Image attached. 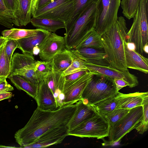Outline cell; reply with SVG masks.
Listing matches in <instances>:
<instances>
[{"mask_svg": "<svg viewBox=\"0 0 148 148\" xmlns=\"http://www.w3.org/2000/svg\"><path fill=\"white\" fill-rule=\"evenodd\" d=\"M8 78L17 89L24 91L35 99H36L38 86L32 84L19 75H10Z\"/></svg>", "mask_w": 148, "mask_h": 148, "instance_id": "25", "label": "cell"}, {"mask_svg": "<svg viewBox=\"0 0 148 148\" xmlns=\"http://www.w3.org/2000/svg\"><path fill=\"white\" fill-rule=\"evenodd\" d=\"M99 1L89 5L66 32L64 37L67 49L71 50L75 49L86 35L95 29Z\"/></svg>", "mask_w": 148, "mask_h": 148, "instance_id": "3", "label": "cell"}, {"mask_svg": "<svg viewBox=\"0 0 148 148\" xmlns=\"http://www.w3.org/2000/svg\"><path fill=\"white\" fill-rule=\"evenodd\" d=\"M74 58L71 50L64 49L56 54L51 60L53 70L63 72L71 65Z\"/></svg>", "mask_w": 148, "mask_h": 148, "instance_id": "20", "label": "cell"}, {"mask_svg": "<svg viewBox=\"0 0 148 148\" xmlns=\"http://www.w3.org/2000/svg\"><path fill=\"white\" fill-rule=\"evenodd\" d=\"M6 8L12 15L13 21L15 19L18 10L19 0H3Z\"/></svg>", "mask_w": 148, "mask_h": 148, "instance_id": "40", "label": "cell"}, {"mask_svg": "<svg viewBox=\"0 0 148 148\" xmlns=\"http://www.w3.org/2000/svg\"><path fill=\"white\" fill-rule=\"evenodd\" d=\"M142 106L143 109V119L135 128L138 132L142 134L147 131L148 130V95L144 97Z\"/></svg>", "mask_w": 148, "mask_h": 148, "instance_id": "34", "label": "cell"}, {"mask_svg": "<svg viewBox=\"0 0 148 148\" xmlns=\"http://www.w3.org/2000/svg\"><path fill=\"white\" fill-rule=\"evenodd\" d=\"M37 108L43 110H54L58 109L54 95L44 80L38 86L36 99Z\"/></svg>", "mask_w": 148, "mask_h": 148, "instance_id": "16", "label": "cell"}, {"mask_svg": "<svg viewBox=\"0 0 148 148\" xmlns=\"http://www.w3.org/2000/svg\"><path fill=\"white\" fill-rule=\"evenodd\" d=\"M143 116L142 106L130 109L125 116L110 126L108 136L110 144L118 142L127 134L135 129L142 121Z\"/></svg>", "mask_w": 148, "mask_h": 148, "instance_id": "7", "label": "cell"}, {"mask_svg": "<svg viewBox=\"0 0 148 148\" xmlns=\"http://www.w3.org/2000/svg\"><path fill=\"white\" fill-rule=\"evenodd\" d=\"M12 94L10 92H0V101L12 97Z\"/></svg>", "mask_w": 148, "mask_h": 148, "instance_id": "44", "label": "cell"}, {"mask_svg": "<svg viewBox=\"0 0 148 148\" xmlns=\"http://www.w3.org/2000/svg\"><path fill=\"white\" fill-rule=\"evenodd\" d=\"M40 49L38 46L34 47L32 53L33 55H37L39 54Z\"/></svg>", "mask_w": 148, "mask_h": 148, "instance_id": "47", "label": "cell"}, {"mask_svg": "<svg viewBox=\"0 0 148 148\" xmlns=\"http://www.w3.org/2000/svg\"><path fill=\"white\" fill-rule=\"evenodd\" d=\"M141 0H121L122 13L129 20L133 18Z\"/></svg>", "mask_w": 148, "mask_h": 148, "instance_id": "32", "label": "cell"}, {"mask_svg": "<svg viewBox=\"0 0 148 148\" xmlns=\"http://www.w3.org/2000/svg\"><path fill=\"white\" fill-rule=\"evenodd\" d=\"M113 80L117 91H119V90L124 87L127 86H129V83L123 79H115Z\"/></svg>", "mask_w": 148, "mask_h": 148, "instance_id": "43", "label": "cell"}, {"mask_svg": "<svg viewBox=\"0 0 148 148\" xmlns=\"http://www.w3.org/2000/svg\"><path fill=\"white\" fill-rule=\"evenodd\" d=\"M82 62L89 71L104 75L113 79H123L129 83V87L130 88L138 85L137 77L130 73L128 71H120L110 65L101 66Z\"/></svg>", "mask_w": 148, "mask_h": 148, "instance_id": "11", "label": "cell"}, {"mask_svg": "<svg viewBox=\"0 0 148 148\" xmlns=\"http://www.w3.org/2000/svg\"><path fill=\"white\" fill-rule=\"evenodd\" d=\"M6 42L0 48V79L7 78L11 74V62L5 52Z\"/></svg>", "mask_w": 148, "mask_h": 148, "instance_id": "31", "label": "cell"}, {"mask_svg": "<svg viewBox=\"0 0 148 148\" xmlns=\"http://www.w3.org/2000/svg\"><path fill=\"white\" fill-rule=\"evenodd\" d=\"M39 47L40 59L44 61H51L56 54L66 48L64 37L50 32Z\"/></svg>", "mask_w": 148, "mask_h": 148, "instance_id": "10", "label": "cell"}, {"mask_svg": "<svg viewBox=\"0 0 148 148\" xmlns=\"http://www.w3.org/2000/svg\"><path fill=\"white\" fill-rule=\"evenodd\" d=\"M130 110L129 109H116L104 116L109 122L110 126L125 116Z\"/></svg>", "mask_w": 148, "mask_h": 148, "instance_id": "36", "label": "cell"}, {"mask_svg": "<svg viewBox=\"0 0 148 148\" xmlns=\"http://www.w3.org/2000/svg\"><path fill=\"white\" fill-rule=\"evenodd\" d=\"M14 147L6 146L4 145H0V148H14Z\"/></svg>", "mask_w": 148, "mask_h": 148, "instance_id": "50", "label": "cell"}, {"mask_svg": "<svg viewBox=\"0 0 148 148\" xmlns=\"http://www.w3.org/2000/svg\"><path fill=\"white\" fill-rule=\"evenodd\" d=\"M121 0H99L95 29L101 36L114 23L118 17Z\"/></svg>", "mask_w": 148, "mask_h": 148, "instance_id": "8", "label": "cell"}, {"mask_svg": "<svg viewBox=\"0 0 148 148\" xmlns=\"http://www.w3.org/2000/svg\"><path fill=\"white\" fill-rule=\"evenodd\" d=\"M148 95L147 92L123 94L116 109H130L137 106H142L144 97Z\"/></svg>", "mask_w": 148, "mask_h": 148, "instance_id": "24", "label": "cell"}, {"mask_svg": "<svg viewBox=\"0 0 148 148\" xmlns=\"http://www.w3.org/2000/svg\"><path fill=\"white\" fill-rule=\"evenodd\" d=\"M87 47L99 49H103L101 36L95 29L90 31L74 49Z\"/></svg>", "mask_w": 148, "mask_h": 148, "instance_id": "28", "label": "cell"}, {"mask_svg": "<svg viewBox=\"0 0 148 148\" xmlns=\"http://www.w3.org/2000/svg\"><path fill=\"white\" fill-rule=\"evenodd\" d=\"M13 31V28L10 29H6L3 31L1 32L2 36L4 38H7Z\"/></svg>", "mask_w": 148, "mask_h": 148, "instance_id": "45", "label": "cell"}, {"mask_svg": "<svg viewBox=\"0 0 148 148\" xmlns=\"http://www.w3.org/2000/svg\"><path fill=\"white\" fill-rule=\"evenodd\" d=\"M41 29H20L13 28V31L8 37V39L17 40L27 38L36 34Z\"/></svg>", "mask_w": 148, "mask_h": 148, "instance_id": "35", "label": "cell"}, {"mask_svg": "<svg viewBox=\"0 0 148 148\" xmlns=\"http://www.w3.org/2000/svg\"><path fill=\"white\" fill-rule=\"evenodd\" d=\"M76 108V103L65 105L54 110H43L37 107L25 126L15 133L16 142L23 148L46 132L67 125Z\"/></svg>", "mask_w": 148, "mask_h": 148, "instance_id": "1", "label": "cell"}, {"mask_svg": "<svg viewBox=\"0 0 148 148\" xmlns=\"http://www.w3.org/2000/svg\"><path fill=\"white\" fill-rule=\"evenodd\" d=\"M99 0H75L74 8L65 28L66 32L71 27L85 10L90 4Z\"/></svg>", "mask_w": 148, "mask_h": 148, "instance_id": "27", "label": "cell"}, {"mask_svg": "<svg viewBox=\"0 0 148 148\" xmlns=\"http://www.w3.org/2000/svg\"><path fill=\"white\" fill-rule=\"evenodd\" d=\"M94 74L92 72L88 71L64 88L63 106L75 103L81 100L82 92Z\"/></svg>", "mask_w": 148, "mask_h": 148, "instance_id": "12", "label": "cell"}, {"mask_svg": "<svg viewBox=\"0 0 148 148\" xmlns=\"http://www.w3.org/2000/svg\"><path fill=\"white\" fill-rule=\"evenodd\" d=\"M62 73L53 70L44 79L54 95L58 108L63 106L64 99L63 91L65 79Z\"/></svg>", "mask_w": 148, "mask_h": 148, "instance_id": "15", "label": "cell"}, {"mask_svg": "<svg viewBox=\"0 0 148 148\" xmlns=\"http://www.w3.org/2000/svg\"><path fill=\"white\" fill-rule=\"evenodd\" d=\"M18 44L15 40L8 39L6 43L5 52L11 62L14 52L16 49L18 48Z\"/></svg>", "mask_w": 148, "mask_h": 148, "instance_id": "39", "label": "cell"}, {"mask_svg": "<svg viewBox=\"0 0 148 148\" xmlns=\"http://www.w3.org/2000/svg\"><path fill=\"white\" fill-rule=\"evenodd\" d=\"M76 103V109L67 125L69 130L97 113L92 106L86 104L82 100Z\"/></svg>", "mask_w": 148, "mask_h": 148, "instance_id": "18", "label": "cell"}, {"mask_svg": "<svg viewBox=\"0 0 148 148\" xmlns=\"http://www.w3.org/2000/svg\"><path fill=\"white\" fill-rule=\"evenodd\" d=\"M8 39L7 38L3 37L2 36H0V48L5 44Z\"/></svg>", "mask_w": 148, "mask_h": 148, "instance_id": "46", "label": "cell"}, {"mask_svg": "<svg viewBox=\"0 0 148 148\" xmlns=\"http://www.w3.org/2000/svg\"><path fill=\"white\" fill-rule=\"evenodd\" d=\"M56 0H38L36 5L32 11V15L37 10Z\"/></svg>", "mask_w": 148, "mask_h": 148, "instance_id": "42", "label": "cell"}, {"mask_svg": "<svg viewBox=\"0 0 148 148\" xmlns=\"http://www.w3.org/2000/svg\"><path fill=\"white\" fill-rule=\"evenodd\" d=\"M0 25L12 29L14 25L13 18L5 5L3 0H0Z\"/></svg>", "mask_w": 148, "mask_h": 148, "instance_id": "33", "label": "cell"}, {"mask_svg": "<svg viewBox=\"0 0 148 148\" xmlns=\"http://www.w3.org/2000/svg\"><path fill=\"white\" fill-rule=\"evenodd\" d=\"M126 64L127 68L138 70L146 74L148 73V59L137 52L129 49L126 40L124 41Z\"/></svg>", "mask_w": 148, "mask_h": 148, "instance_id": "17", "label": "cell"}, {"mask_svg": "<svg viewBox=\"0 0 148 148\" xmlns=\"http://www.w3.org/2000/svg\"><path fill=\"white\" fill-rule=\"evenodd\" d=\"M35 61L32 54L15 53L13 54L11 59L10 74L25 66L34 63Z\"/></svg>", "mask_w": 148, "mask_h": 148, "instance_id": "26", "label": "cell"}, {"mask_svg": "<svg viewBox=\"0 0 148 148\" xmlns=\"http://www.w3.org/2000/svg\"><path fill=\"white\" fill-rule=\"evenodd\" d=\"M31 0H19L18 6L14 25L17 26H25L30 22L32 16Z\"/></svg>", "mask_w": 148, "mask_h": 148, "instance_id": "22", "label": "cell"}, {"mask_svg": "<svg viewBox=\"0 0 148 148\" xmlns=\"http://www.w3.org/2000/svg\"><path fill=\"white\" fill-rule=\"evenodd\" d=\"M67 125L59 127L42 134L32 143L23 148H42L61 143L68 136Z\"/></svg>", "mask_w": 148, "mask_h": 148, "instance_id": "14", "label": "cell"}, {"mask_svg": "<svg viewBox=\"0 0 148 148\" xmlns=\"http://www.w3.org/2000/svg\"><path fill=\"white\" fill-rule=\"evenodd\" d=\"M34 71L39 83L44 80L45 77L52 71L51 62L38 60L34 63Z\"/></svg>", "mask_w": 148, "mask_h": 148, "instance_id": "29", "label": "cell"}, {"mask_svg": "<svg viewBox=\"0 0 148 148\" xmlns=\"http://www.w3.org/2000/svg\"><path fill=\"white\" fill-rule=\"evenodd\" d=\"M88 71L87 69H83L64 76L65 82L64 88L79 78Z\"/></svg>", "mask_w": 148, "mask_h": 148, "instance_id": "38", "label": "cell"}, {"mask_svg": "<svg viewBox=\"0 0 148 148\" xmlns=\"http://www.w3.org/2000/svg\"><path fill=\"white\" fill-rule=\"evenodd\" d=\"M6 78L0 79V92H10L14 89L13 87L6 81Z\"/></svg>", "mask_w": 148, "mask_h": 148, "instance_id": "41", "label": "cell"}, {"mask_svg": "<svg viewBox=\"0 0 148 148\" xmlns=\"http://www.w3.org/2000/svg\"><path fill=\"white\" fill-rule=\"evenodd\" d=\"M30 22L38 28L51 32L54 33L59 29L66 27L64 22L56 19L32 17Z\"/></svg>", "mask_w": 148, "mask_h": 148, "instance_id": "21", "label": "cell"}, {"mask_svg": "<svg viewBox=\"0 0 148 148\" xmlns=\"http://www.w3.org/2000/svg\"><path fill=\"white\" fill-rule=\"evenodd\" d=\"M118 92L113 79L94 73L85 88L81 100L86 104L92 106Z\"/></svg>", "mask_w": 148, "mask_h": 148, "instance_id": "5", "label": "cell"}, {"mask_svg": "<svg viewBox=\"0 0 148 148\" xmlns=\"http://www.w3.org/2000/svg\"><path fill=\"white\" fill-rule=\"evenodd\" d=\"M132 25L127 33L126 41L132 43L135 50L142 54L148 44V0H141L134 16Z\"/></svg>", "mask_w": 148, "mask_h": 148, "instance_id": "4", "label": "cell"}, {"mask_svg": "<svg viewBox=\"0 0 148 148\" xmlns=\"http://www.w3.org/2000/svg\"><path fill=\"white\" fill-rule=\"evenodd\" d=\"M123 93L118 91L114 95L92 105L97 112L105 116L116 109Z\"/></svg>", "mask_w": 148, "mask_h": 148, "instance_id": "23", "label": "cell"}, {"mask_svg": "<svg viewBox=\"0 0 148 148\" xmlns=\"http://www.w3.org/2000/svg\"><path fill=\"white\" fill-rule=\"evenodd\" d=\"M50 32L41 29L38 33L35 35L16 40L18 44V48L22 51L23 53L33 54L32 51L34 48L36 46L39 47L43 40Z\"/></svg>", "mask_w": 148, "mask_h": 148, "instance_id": "19", "label": "cell"}, {"mask_svg": "<svg viewBox=\"0 0 148 148\" xmlns=\"http://www.w3.org/2000/svg\"><path fill=\"white\" fill-rule=\"evenodd\" d=\"M38 0H31V11L33 10L36 5Z\"/></svg>", "mask_w": 148, "mask_h": 148, "instance_id": "48", "label": "cell"}, {"mask_svg": "<svg viewBox=\"0 0 148 148\" xmlns=\"http://www.w3.org/2000/svg\"><path fill=\"white\" fill-rule=\"evenodd\" d=\"M110 124L105 117L98 113L69 130L68 136L102 139L109 136Z\"/></svg>", "mask_w": 148, "mask_h": 148, "instance_id": "6", "label": "cell"}, {"mask_svg": "<svg viewBox=\"0 0 148 148\" xmlns=\"http://www.w3.org/2000/svg\"><path fill=\"white\" fill-rule=\"evenodd\" d=\"M75 3V0H56L36 10L32 16L60 20L66 24L73 11Z\"/></svg>", "mask_w": 148, "mask_h": 148, "instance_id": "9", "label": "cell"}, {"mask_svg": "<svg viewBox=\"0 0 148 148\" xmlns=\"http://www.w3.org/2000/svg\"><path fill=\"white\" fill-rule=\"evenodd\" d=\"M34 63L16 71L10 75H19L32 84L38 86L40 83L35 73Z\"/></svg>", "mask_w": 148, "mask_h": 148, "instance_id": "30", "label": "cell"}, {"mask_svg": "<svg viewBox=\"0 0 148 148\" xmlns=\"http://www.w3.org/2000/svg\"><path fill=\"white\" fill-rule=\"evenodd\" d=\"M71 51L74 58L82 62L101 66L110 65L103 49L87 47Z\"/></svg>", "mask_w": 148, "mask_h": 148, "instance_id": "13", "label": "cell"}, {"mask_svg": "<svg viewBox=\"0 0 148 148\" xmlns=\"http://www.w3.org/2000/svg\"><path fill=\"white\" fill-rule=\"evenodd\" d=\"M127 31L125 20L124 17L120 16L101 35L103 48L110 65L123 71H128L126 64L124 46Z\"/></svg>", "mask_w": 148, "mask_h": 148, "instance_id": "2", "label": "cell"}, {"mask_svg": "<svg viewBox=\"0 0 148 148\" xmlns=\"http://www.w3.org/2000/svg\"><path fill=\"white\" fill-rule=\"evenodd\" d=\"M85 69H86L83 63L80 60L74 58L71 65L62 73L65 76Z\"/></svg>", "mask_w": 148, "mask_h": 148, "instance_id": "37", "label": "cell"}, {"mask_svg": "<svg viewBox=\"0 0 148 148\" xmlns=\"http://www.w3.org/2000/svg\"><path fill=\"white\" fill-rule=\"evenodd\" d=\"M148 44L145 45L143 47L144 52H145L147 54L148 52Z\"/></svg>", "mask_w": 148, "mask_h": 148, "instance_id": "49", "label": "cell"}]
</instances>
